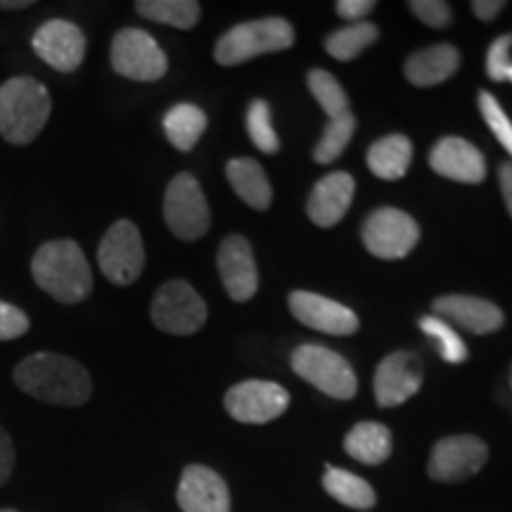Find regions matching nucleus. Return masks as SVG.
<instances>
[{"mask_svg":"<svg viewBox=\"0 0 512 512\" xmlns=\"http://www.w3.org/2000/svg\"><path fill=\"white\" fill-rule=\"evenodd\" d=\"M17 387L31 399L53 403V406H81L91 399L93 380L91 373L74 358L38 351L27 356L15 368Z\"/></svg>","mask_w":512,"mask_h":512,"instance_id":"f257e3e1","label":"nucleus"},{"mask_svg":"<svg viewBox=\"0 0 512 512\" xmlns=\"http://www.w3.org/2000/svg\"><path fill=\"white\" fill-rule=\"evenodd\" d=\"M31 275L43 292L60 304H79L93 292V273L74 240H50L36 249Z\"/></svg>","mask_w":512,"mask_h":512,"instance_id":"f03ea898","label":"nucleus"},{"mask_svg":"<svg viewBox=\"0 0 512 512\" xmlns=\"http://www.w3.org/2000/svg\"><path fill=\"white\" fill-rule=\"evenodd\" d=\"M53 98L41 81L12 76L0 86V136L10 145H29L46 128Z\"/></svg>","mask_w":512,"mask_h":512,"instance_id":"7ed1b4c3","label":"nucleus"},{"mask_svg":"<svg viewBox=\"0 0 512 512\" xmlns=\"http://www.w3.org/2000/svg\"><path fill=\"white\" fill-rule=\"evenodd\" d=\"M294 29L283 17L254 19V22L238 24L228 29L216 43L214 57L223 67H235L252 57L266 53H280V50L292 48Z\"/></svg>","mask_w":512,"mask_h":512,"instance_id":"20e7f679","label":"nucleus"},{"mask_svg":"<svg viewBox=\"0 0 512 512\" xmlns=\"http://www.w3.org/2000/svg\"><path fill=\"white\" fill-rule=\"evenodd\" d=\"M292 368L302 380L313 384L318 392L332 396V399L349 401L356 396V373L351 370L347 358L328 347L302 344V347L294 349Z\"/></svg>","mask_w":512,"mask_h":512,"instance_id":"39448f33","label":"nucleus"},{"mask_svg":"<svg viewBox=\"0 0 512 512\" xmlns=\"http://www.w3.org/2000/svg\"><path fill=\"white\" fill-rule=\"evenodd\" d=\"M164 221L176 238L195 242L207 235L211 211L207 195L195 176L178 174L164 195Z\"/></svg>","mask_w":512,"mask_h":512,"instance_id":"423d86ee","label":"nucleus"},{"mask_svg":"<svg viewBox=\"0 0 512 512\" xmlns=\"http://www.w3.org/2000/svg\"><path fill=\"white\" fill-rule=\"evenodd\" d=\"M152 323L169 335H195L207 323V304L185 280H171L159 287L150 309Z\"/></svg>","mask_w":512,"mask_h":512,"instance_id":"0eeeda50","label":"nucleus"},{"mask_svg":"<svg viewBox=\"0 0 512 512\" xmlns=\"http://www.w3.org/2000/svg\"><path fill=\"white\" fill-rule=\"evenodd\" d=\"M363 245L377 259H403L418 245L420 228L411 214L394 207H380L368 216L361 230Z\"/></svg>","mask_w":512,"mask_h":512,"instance_id":"6e6552de","label":"nucleus"},{"mask_svg":"<svg viewBox=\"0 0 512 512\" xmlns=\"http://www.w3.org/2000/svg\"><path fill=\"white\" fill-rule=\"evenodd\" d=\"M98 264L110 283H136L145 268V247L136 223L121 219L107 230L98 247Z\"/></svg>","mask_w":512,"mask_h":512,"instance_id":"1a4fd4ad","label":"nucleus"},{"mask_svg":"<svg viewBox=\"0 0 512 512\" xmlns=\"http://www.w3.org/2000/svg\"><path fill=\"white\" fill-rule=\"evenodd\" d=\"M112 69L131 81H159L169 69L166 53L143 29H121L112 38Z\"/></svg>","mask_w":512,"mask_h":512,"instance_id":"9d476101","label":"nucleus"},{"mask_svg":"<svg viewBox=\"0 0 512 512\" xmlns=\"http://www.w3.org/2000/svg\"><path fill=\"white\" fill-rule=\"evenodd\" d=\"M489 460V446L475 434H456L439 439L432 448L427 472L434 482L456 484L475 477Z\"/></svg>","mask_w":512,"mask_h":512,"instance_id":"9b49d317","label":"nucleus"},{"mask_svg":"<svg viewBox=\"0 0 512 512\" xmlns=\"http://www.w3.org/2000/svg\"><path fill=\"white\" fill-rule=\"evenodd\" d=\"M223 403L233 420L245 425H266L290 408V394L275 382L247 380L230 387Z\"/></svg>","mask_w":512,"mask_h":512,"instance_id":"f8f14e48","label":"nucleus"},{"mask_svg":"<svg viewBox=\"0 0 512 512\" xmlns=\"http://www.w3.org/2000/svg\"><path fill=\"white\" fill-rule=\"evenodd\" d=\"M31 48L55 72L69 74L79 69L83 57H86V36L74 22L50 19L36 29L34 38H31Z\"/></svg>","mask_w":512,"mask_h":512,"instance_id":"ddd939ff","label":"nucleus"},{"mask_svg":"<svg viewBox=\"0 0 512 512\" xmlns=\"http://www.w3.org/2000/svg\"><path fill=\"white\" fill-rule=\"evenodd\" d=\"M422 361L413 351H394L375 370V399L377 406L396 408L420 392Z\"/></svg>","mask_w":512,"mask_h":512,"instance_id":"4468645a","label":"nucleus"},{"mask_svg":"<svg viewBox=\"0 0 512 512\" xmlns=\"http://www.w3.org/2000/svg\"><path fill=\"white\" fill-rule=\"evenodd\" d=\"M287 306L299 323L306 328L325 332V335H354L358 330V316L349 306L323 297L316 292L297 290L287 297Z\"/></svg>","mask_w":512,"mask_h":512,"instance_id":"2eb2a0df","label":"nucleus"},{"mask_svg":"<svg viewBox=\"0 0 512 512\" xmlns=\"http://www.w3.org/2000/svg\"><path fill=\"white\" fill-rule=\"evenodd\" d=\"M219 273L233 302H249L259 290L252 245L242 235H228L219 247Z\"/></svg>","mask_w":512,"mask_h":512,"instance_id":"dca6fc26","label":"nucleus"},{"mask_svg":"<svg viewBox=\"0 0 512 512\" xmlns=\"http://www.w3.org/2000/svg\"><path fill=\"white\" fill-rule=\"evenodd\" d=\"M432 311L437 318L475 335H491L505 323L503 311L494 302L470 297V294H446V297L434 299Z\"/></svg>","mask_w":512,"mask_h":512,"instance_id":"f3484780","label":"nucleus"},{"mask_svg":"<svg viewBox=\"0 0 512 512\" xmlns=\"http://www.w3.org/2000/svg\"><path fill=\"white\" fill-rule=\"evenodd\" d=\"M176 501L183 512H230V491L219 472L188 465L178 484Z\"/></svg>","mask_w":512,"mask_h":512,"instance_id":"a211bd4d","label":"nucleus"},{"mask_svg":"<svg viewBox=\"0 0 512 512\" xmlns=\"http://www.w3.org/2000/svg\"><path fill=\"white\" fill-rule=\"evenodd\" d=\"M430 166L439 176L456 183H482L486 178L484 155L463 138H441L430 152Z\"/></svg>","mask_w":512,"mask_h":512,"instance_id":"6ab92c4d","label":"nucleus"},{"mask_svg":"<svg viewBox=\"0 0 512 512\" xmlns=\"http://www.w3.org/2000/svg\"><path fill=\"white\" fill-rule=\"evenodd\" d=\"M356 192L354 176L347 171H332L323 176L311 190L309 200H306V214L320 228H332L344 219L351 207Z\"/></svg>","mask_w":512,"mask_h":512,"instance_id":"aec40b11","label":"nucleus"},{"mask_svg":"<svg viewBox=\"0 0 512 512\" xmlns=\"http://www.w3.org/2000/svg\"><path fill=\"white\" fill-rule=\"evenodd\" d=\"M460 67V53L451 43H437V46L422 48L406 60V79L418 88L439 86L441 81L451 79Z\"/></svg>","mask_w":512,"mask_h":512,"instance_id":"412c9836","label":"nucleus"},{"mask_svg":"<svg viewBox=\"0 0 512 512\" xmlns=\"http://www.w3.org/2000/svg\"><path fill=\"white\" fill-rule=\"evenodd\" d=\"M226 176L230 188L238 192V197L252 209L266 211L273 202V188L268 181L266 171L261 169V164H256L254 159L240 157L230 159L226 164Z\"/></svg>","mask_w":512,"mask_h":512,"instance_id":"4be33fe9","label":"nucleus"},{"mask_svg":"<svg viewBox=\"0 0 512 512\" xmlns=\"http://www.w3.org/2000/svg\"><path fill=\"white\" fill-rule=\"evenodd\" d=\"M344 448L358 463L382 465L392 456V432L382 422H358L344 437Z\"/></svg>","mask_w":512,"mask_h":512,"instance_id":"5701e85b","label":"nucleus"},{"mask_svg":"<svg viewBox=\"0 0 512 512\" xmlns=\"http://www.w3.org/2000/svg\"><path fill=\"white\" fill-rule=\"evenodd\" d=\"M413 162V143L406 136L380 138L370 145L368 166L370 171L382 181H399L408 174V166Z\"/></svg>","mask_w":512,"mask_h":512,"instance_id":"b1692460","label":"nucleus"},{"mask_svg":"<svg viewBox=\"0 0 512 512\" xmlns=\"http://www.w3.org/2000/svg\"><path fill=\"white\" fill-rule=\"evenodd\" d=\"M323 489L328 496L335 498L337 503L347 505L354 510H370L375 508L377 494L366 479L354 475V472L342 470V467H328L323 475Z\"/></svg>","mask_w":512,"mask_h":512,"instance_id":"393cba45","label":"nucleus"},{"mask_svg":"<svg viewBox=\"0 0 512 512\" xmlns=\"http://www.w3.org/2000/svg\"><path fill=\"white\" fill-rule=\"evenodd\" d=\"M207 131V114L197 105L181 102L174 105L164 117V133L169 143L181 152H190L200 143L202 133Z\"/></svg>","mask_w":512,"mask_h":512,"instance_id":"a878e982","label":"nucleus"},{"mask_svg":"<svg viewBox=\"0 0 512 512\" xmlns=\"http://www.w3.org/2000/svg\"><path fill=\"white\" fill-rule=\"evenodd\" d=\"M136 10L145 19L176 29H192L202 15L200 3L195 0H138Z\"/></svg>","mask_w":512,"mask_h":512,"instance_id":"bb28decb","label":"nucleus"},{"mask_svg":"<svg viewBox=\"0 0 512 512\" xmlns=\"http://www.w3.org/2000/svg\"><path fill=\"white\" fill-rule=\"evenodd\" d=\"M380 38V29L370 22L349 24L347 29H339L335 34L325 38V50L339 62H349L363 53V50L373 46Z\"/></svg>","mask_w":512,"mask_h":512,"instance_id":"cd10ccee","label":"nucleus"},{"mask_svg":"<svg viewBox=\"0 0 512 512\" xmlns=\"http://www.w3.org/2000/svg\"><path fill=\"white\" fill-rule=\"evenodd\" d=\"M356 133V117L351 112L339 114V117L328 119L323 136H320L316 150H313V159L318 164H332L335 159L347 150Z\"/></svg>","mask_w":512,"mask_h":512,"instance_id":"c85d7f7f","label":"nucleus"},{"mask_svg":"<svg viewBox=\"0 0 512 512\" xmlns=\"http://www.w3.org/2000/svg\"><path fill=\"white\" fill-rule=\"evenodd\" d=\"M306 81H309L313 98L318 100V105L323 107L328 119L349 112L347 93H344V88L339 86V81L330 72H325V69H311L309 79Z\"/></svg>","mask_w":512,"mask_h":512,"instance_id":"c756f323","label":"nucleus"},{"mask_svg":"<svg viewBox=\"0 0 512 512\" xmlns=\"http://www.w3.org/2000/svg\"><path fill=\"white\" fill-rule=\"evenodd\" d=\"M418 325L427 337L437 342L439 354L446 363H463L465 361L467 358L465 342L460 339L458 332L446 323V320H441L437 316H425L418 320Z\"/></svg>","mask_w":512,"mask_h":512,"instance_id":"7c9ffc66","label":"nucleus"},{"mask_svg":"<svg viewBox=\"0 0 512 512\" xmlns=\"http://www.w3.org/2000/svg\"><path fill=\"white\" fill-rule=\"evenodd\" d=\"M247 133L252 143L266 155H275L280 150L278 133L273 128L271 107L266 100H254L247 110Z\"/></svg>","mask_w":512,"mask_h":512,"instance_id":"2f4dec72","label":"nucleus"},{"mask_svg":"<svg viewBox=\"0 0 512 512\" xmlns=\"http://www.w3.org/2000/svg\"><path fill=\"white\" fill-rule=\"evenodd\" d=\"M477 102H479V112H482L484 121L489 124L491 133H494L498 143H501L505 150H508V155L512 157V121L508 114H505L501 102H498L489 91L479 93Z\"/></svg>","mask_w":512,"mask_h":512,"instance_id":"473e14b6","label":"nucleus"},{"mask_svg":"<svg viewBox=\"0 0 512 512\" xmlns=\"http://www.w3.org/2000/svg\"><path fill=\"white\" fill-rule=\"evenodd\" d=\"M486 74L496 83H512V34L498 36L486 55Z\"/></svg>","mask_w":512,"mask_h":512,"instance_id":"72a5a7b5","label":"nucleus"},{"mask_svg":"<svg viewBox=\"0 0 512 512\" xmlns=\"http://www.w3.org/2000/svg\"><path fill=\"white\" fill-rule=\"evenodd\" d=\"M408 8L413 10V15L422 24L432 29H446L453 19L451 5L444 3V0H413V3H408Z\"/></svg>","mask_w":512,"mask_h":512,"instance_id":"f704fd0d","label":"nucleus"},{"mask_svg":"<svg viewBox=\"0 0 512 512\" xmlns=\"http://www.w3.org/2000/svg\"><path fill=\"white\" fill-rule=\"evenodd\" d=\"M29 328L31 323L27 313L8 302H0V342H10V339L27 335Z\"/></svg>","mask_w":512,"mask_h":512,"instance_id":"c9c22d12","label":"nucleus"},{"mask_svg":"<svg viewBox=\"0 0 512 512\" xmlns=\"http://www.w3.org/2000/svg\"><path fill=\"white\" fill-rule=\"evenodd\" d=\"M335 8L339 17L358 24L375 10V0H339Z\"/></svg>","mask_w":512,"mask_h":512,"instance_id":"e433bc0d","label":"nucleus"},{"mask_svg":"<svg viewBox=\"0 0 512 512\" xmlns=\"http://www.w3.org/2000/svg\"><path fill=\"white\" fill-rule=\"evenodd\" d=\"M15 460H17L15 444H12L10 434L0 427V486L10 479L12 470H15Z\"/></svg>","mask_w":512,"mask_h":512,"instance_id":"4c0bfd02","label":"nucleus"},{"mask_svg":"<svg viewBox=\"0 0 512 512\" xmlns=\"http://www.w3.org/2000/svg\"><path fill=\"white\" fill-rule=\"evenodd\" d=\"M503 10V0H475V3H472V12H475V17L482 19V22H494Z\"/></svg>","mask_w":512,"mask_h":512,"instance_id":"58836bf2","label":"nucleus"},{"mask_svg":"<svg viewBox=\"0 0 512 512\" xmlns=\"http://www.w3.org/2000/svg\"><path fill=\"white\" fill-rule=\"evenodd\" d=\"M498 181H501V192L505 207H508V214L512 219V162H503L501 169H498Z\"/></svg>","mask_w":512,"mask_h":512,"instance_id":"ea45409f","label":"nucleus"},{"mask_svg":"<svg viewBox=\"0 0 512 512\" xmlns=\"http://www.w3.org/2000/svg\"><path fill=\"white\" fill-rule=\"evenodd\" d=\"M31 0H0V10H24L31 8Z\"/></svg>","mask_w":512,"mask_h":512,"instance_id":"a19ab883","label":"nucleus"},{"mask_svg":"<svg viewBox=\"0 0 512 512\" xmlns=\"http://www.w3.org/2000/svg\"><path fill=\"white\" fill-rule=\"evenodd\" d=\"M505 406H508L510 413H512V401H510V399H505Z\"/></svg>","mask_w":512,"mask_h":512,"instance_id":"79ce46f5","label":"nucleus"},{"mask_svg":"<svg viewBox=\"0 0 512 512\" xmlns=\"http://www.w3.org/2000/svg\"><path fill=\"white\" fill-rule=\"evenodd\" d=\"M508 382H510V392H512V368H510V377H508Z\"/></svg>","mask_w":512,"mask_h":512,"instance_id":"37998d69","label":"nucleus"},{"mask_svg":"<svg viewBox=\"0 0 512 512\" xmlns=\"http://www.w3.org/2000/svg\"><path fill=\"white\" fill-rule=\"evenodd\" d=\"M0 512H17V510H12V508H3Z\"/></svg>","mask_w":512,"mask_h":512,"instance_id":"c03bdc74","label":"nucleus"}]
</instances>
